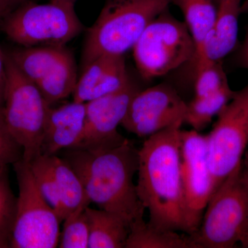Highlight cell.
<instances>
[{
    "instance_id": "6da1fadb",
    "label": "cell",
    "mask_w": 248,
    "mask_h": 248,
    "mask_svg": "<svg viewBox=\"0 0 248 248\" xmlns=\"http://www.w3.org/2000/svg\"><path fill=\"white\" fill-rule=\"evenodd\" d=\"M62 157L78 174L90 203L121 217L130 229L144 221L146 208L133 181L139 150L129 140L112 148H70Z\"/></svg>"
},
{
    "instance_id": "44dd1931",
    "label": "cell",
    "mask_w": 248,
    "mask_h": 248,
    "mask_svg": "<svg viewBox=\"0 0 248 248\" xmlns=\"http://www.w3.org/2000/svg\"><path fill=\"white\" fill-rule=\"evenodd\" d=\"M78 81L76 62L70 54L53 72L35 85L52 107L73 94Z\"/></svg>"
},
{
    "instance_id": "d6a6232c",
    "label": "cell",
    "mask_w": 248,
    "mask_h": 248,
    "mask_svg": "<svg viewBox=\"0 0 248 248\" xmlns=\"http://www.w3.org/2000/svg\"><path fill=\"white\" fill-rule=\"evenodd\" d=\"M68 1H72V2L76 3L77 1V0H68Z\"/></svg>"
},
{
    "instance_id": "7a4b0ae2",
    "label": "cell",
    "mask_w": 248,
    "mask_h": 248,
    "mask_svg": "<svg viewBox=\"0 0 248 248\" xmlns=\"http://www.w3.org/2000/svg\"><path fill=\"white\" fill-rule=\"evenodd\" d=\"M182 125L147 138L139 150L137 190L151 226L187 233L181 164Z\"/></svg>"
},
{
    "instance_id": "603a6c76",
    "label": "cell",
    "mask_w": 248,
    "mask_h": 248,
    "mask_svg": "<svg viewBox=\"0 0 248 248\" xmlns=\"http://www.w3.org/2000/svg\"><path fill=\"white\" fill-rule=\"evenodd\" d=\"M8 169L0 168V248H10L17 205Z\"/></svg>"
},
{
    "instance_id": "4dcf8cb0",
    "label": "cell",
    "mask_w": 248,
    "mask_h": 248,
    "mask_svg": "<svg viewBox=\"0 0 248 248\" xmlns=\"http://www.w3.org/2000/svg\"><path fill=\"white\" fill-rule=\"evenodd\" d=\"M241 170H242L245 182L248 187V152L245 153L244 158H243L242 163H241Z\"/></svg>"
},
{
    "instance_id": "52a82bcc",
    "label": "cell",
    "mask_w": 248,
    "mask_h": 248,
    "mask_svg": "<svg viewBox=\"0 0 248 248\" xmlns=\"http://www.w3.org/2000/svg\"><path fill=\"white\" fill-rule=\"evenodd\" d=\"M142 78L152 79L195 61V42L185 22L161 13L146 27L132 49Z\"/></svg>"
},
{
    "instance_id": "1f68e13d",
    "label": "cell",
    "mask_w": 248,
    "mask_h": 248,
    "mask_svg": "<svg viewBox=\"0 0 248 248\" xmlns=\"http://www.w3.org/2000/svg\"><path fill=\"white\" fill-rule=\"evenodd\" d=\"M241 14H247L248 13V0H244L242 1L241 6Z\"/></svg>"
},
{
    "instance_id": "ac0fdd59",
    "label": "cell",
    "mask_w": 248,
    "mask_h": 248,
    "mask_svg": "<svg viewBox=\"0 0 248 248\" xmlns=\"http://www.w3.org/2000/svg\"><path fill=\"white\" fill-rule=\"evenodd\" d=\"M47 156L58 187L64 221L77 210L89 206L91 203L86 199L79 177L68 163L58 155Z\"/></svg>"
},
{
    "instance_id": "3957f363",
    "label": "cell",
    "mask_w": 248,
    "mask_h": 248,
    "mask_svg": "<svg viewBox=\"0 0 248 248\" xmlns=\"http://www.w3.org/2000/svg\"><path fill=\"white\" fill-rule=\"evenodd\" d=\"M172 0H106L85 41L81 70L104 55H124Z\"/></svg>"
},
{
    "instance_id": "e0dca14e",
    "label": "cell",
    "mask_w": 248,
    "mask_h": 248,
    "mask_svg": "<svg viewBox=\"0 0 248 248\" xmlns=\"http://www.w3.org/2000/svg\"><path fill=\"white\" fill-rule=\"evenodd\" d=\"M89 248H125L130 228L121 217L106 210L86 207Z\"/></svg>"
},
{
    "instance_id": "d4e9b609",
    "label": "cell",
    "mask_w": 248,
    "mask_h": 248,
    "mask_svg": "<svg viewBox=\"0 0 248 248\" xmlns=\"http://www.w3.org/2000/svg\"><path fill=\"white\" fill-rule=\"evenodd\" d=\"M29 164L41 194L58 215L61 221H63V208L48 156L39 155Z\"/></svg>"
},
{
    "instance_id": "d6986e66",
    "label": "cell",
    "mask_w": 248,
    "mask_h": 248,
    "mask_svg": "<svg viewBox=\"0 0 248 248\" xmlns=\"http://www.w3.org/2000/svg\"><path fill=\"white\" fill-rule=\"evenodd\" d=\"M184 15L196 48L195 62L202 54L205 38L213 29L217 16L215 0H172Z\"/></svg>"
},
{
    "instance_id": "5b68a950",
    "label": "cell",
    "mask_w": 248,
    "mask_h": 248,
    "mask_svg": "<svg viewBox=\"0 0 248 248\" xmlns=\"http://www.w3.org/2000/svg\"><path fill=\"white\" fill-rule=\"evenodd\" d=\"M75 4L68 0H50L45 4L30 0L5 18L1 29L22 47L65 46L84 30Z\"/></svg>"
},
{
    "instance_id": "ba28073f",
    "label": "cell",
    "mask_w": 248,
    "mask_h": 248,
    "mask_svg": "<svg viewBox=\"0 0 248 248\" xmlns=\"http://www.w3.org/2000/svg\"><path fill=\"white\" fill-rule=\"evenodd\" d=\"M19 187L11 248H55L61 220L39 190L30 164L21 159L14 165Z\"/></svg>"
},
{
    "instance_id": "5bb4252c",
    "label": "cell",
    "mask_w": 248,
    "mask_h": 248,
    "mask_svg": "<svg viewBox=\"0 0 248 248\" xmlns=\"http://www.w3.org/2000/svg\"><path fill=\"white\" fill-rule=\"evenodd\" d=\"M86 103L50 107L46 121L41 155H55L77 146L84 131Z\"/></svg>"
},
{
    "instance_id": "4fadbf2b",
    "label": "cell",
    "mask_w": 248,
    "mask_h": 248,
    "mask_svg": "<svg viewBox=\"0 0 248 248\" xmlns=\"http://www.w3.org/2000/svg\"><path fill=\"white\" fill-rule=\"evenodd\" d=\"M73 101L87 103L123 89L129 80L124 55H104L81 70Z\"/></svg>"
},
{
    "instance_id": "7c38bea8",
    "label": "cell",
    "mask_w": 248,
    "mask_h": 248,
    "mask_svg": "<svg viewBox=\"0 0 248 248\" xmlns=\"http://www.w3.org/2000/svg\"><path fill=\"white\" fill-rule=\"evenodd\" d=\"M138 91L130 81L117 92L86 103L84 131L75 148H107L123 143L127 139L119 133L117 128Z\"/></svg>"
},
{
    "instance_id": "30bf717a",
    "label": "cell",
    "mask_w": 248,
    "mask_h": 248,
    "mask_svg": "<svg viewBox=\"0 0 248 248\" xmlns=\"http://www.w3.org/2000/svg\"><path fill=\"white\" fill-rule=\"evenodd\" d=\"M181 174L187 234L200 228L209 201L214 193L213 177L208 161L207 136L198 131L181 134Z\"/></svg>"
},
{
    "instance_id": "ffe728a7",
    "label": "cell",
    "mask_w": 248,
    "mask_h": 248,
    "mask_svg": "<svg viewBox=\"0 0 248 248\" xmlns=\"http://www.w3.org/2000/svg\"><path fill=\"white\" fill-rule=\"evenodd\" d=\"M125 248H193L190 236L164 231L145 221L130 228Z\"/></svg>"
},
{
    "instance_id": "7402d4cb",
    "label": "cell",
    "mask_w": 248,
    "mask_h": 248,
    "mask_svg": "<svg viewBox=\"0 0 248 248\" xmlns=\"http://www.w3.org/2000/svg\"><path fill=\"white\" fill-rule=\"evenodd\" d=\"M235 92L228 87L203 97H195L186 105L185 123L196 131L203 130L232 99Z\"/></svg>"
},
{
    "instance_id": "277c9868",
    "label": "cell",
    "mask_w": 248,
    "mask_h": 248,
    "mask_svg": "<svg viewBox=\"0 0 248 248\" xmlns=\"http://www.w3.org/2000/svg\"><path fill=\"white\" fill-rule=\"evenodd\" d=\"M189 236L193 248H231L237 244L247 248L248 187L241 164L215 191L200 228Z\"/></svg>"
},
{
    "instance_id": "f546056e",
    "label": "cell",
    "mask_w": 248,
    "mask_h": 248,
    "mask_svg": "<svg viewBox=\"0 0 248 248\" xmlns=\"http://www.w3.org/2000/svg\"><path fill=\"white\" fill-rule=\"evenodd\" d=\"M238 62L241 66L248 69V30L244 43L239 50Z\"/></svg>"
},
{
    "instance_id": "8fae6325",
    "label": "cell",
    "mask_w": 248,
    "mask_h": 248,
    "mask_svg": "<svg viewBox=\"0 0 248 248\" xmlns=\"http://www.w3.org/2000/svg\"><path fill=\"white\" fill-rule=\"evenodd\" d=\"M186 105L170 85H156L135 93L121 125L139 138H148L185 123Z\"/></svg>"
},
{
    "instance_id": "8992f818",
    "label": "cell",
    "mask_w": 248,
    "mask_h": 248,
    "mask_svg": "<svg viewBox=\"0 0 248 248\" xmlns=\"http://www.w3.org/2000/svg\"><path fill=\"white\" fill-rule=\"evenodd\" d=\"M50 107L37 86L23 75L6 53L3 119L9 133L22 147V159L28 162L41 155Z\"/></svg>"
},
{
    "instance_id": "484cf974",
    "label": "cell",
    "mask_w": 248,
    "mask_h": 248,
    "mask_svg": "<svg viewBox=\"0 0 248 248\" xmlns=\"http://www.w3.org/2000/svg\"><path fill=\"white\" fill-rule=\"evenodd\" d=\"M86 208L81 207L63 221L59 241L60 248H89L90 228Z\"/></svg>"
},
{
    "instance_id": "4316f807",
    "label": "cell",
    "mask_w": 248,
    "mask_h": 248,
    "mask_svg": "<svg viewBox=\"0 0 248 248\" xmlns=\"http://www.w3.org/2000/svg\"><path fill=\"white\" fill-rule=\"evenodd\" d=\"M22 147L13 138L0 113V168L9 167L22 159Z\"/></svg>"
},
{
    "instance_id": "2e32d148",
    "label": "cell",
    "mask_w": 248,
    "mask_h": 248,
    "mask_svg": "<svg viewBox=\"0 0 248 248\" xmlns=\"http://www.w3.org/2000/svg\"><path fill=\"white\" fill-rule=\"evenodd\" d=\"M71 54L65 46H40L16 48L8 53L24 76L37 84Z\"/></svg>"
},
{
    "instance_id": "f1b7e54d",
    "label": "cell",
    "mask_w": 248,
    "mask_h": 248,
    "mask_svg": "<svg viewBox=\"0 0 248 248\" xmlns=\"http://www.w3.org/2000/svg\"><path fill=\"white\" fill-rule=\"evenodd\" d=\"M28 1L30 0H0V22Z\"/></svg>"
},
{
    "instance_id": "cb8c5ba5",
    "label": "cell",
    "mask_w": 248,
    "mask_h": 248,
    "mask_svg": "<svg viewBox=\"0 0 248 248\" xmlns=\"http://www.w3.org/2000/svg\"><path fill=\"white\" fill-rule=\"evenodd\" d=\"M195 64V97H203L230 87L222 61L204 60Z\"/></svg>"
},
{
    "instance_id": "9c48e42d",
    "label": "cell",
    "mask_w": 248,
    "mask_h": 248,
    "mask_svg": "<svg viewBox=\"0 0 248 248\" xmlns=\"http://www.w3.org/2000/svg\"><path fill=\"white\" fill-rule=\"evenodd\" d=\"M207 136L214 193L242 163L248 145V83L217 116ZM213 193V194H214Z\"/></svg>"
},
{
    "instance_id": "9a60e30c",
    "label": "cell",
    "mask_w": 248,
    "mask_h": 248,
    "mask_svg": "<svg viewBox=\"0 0 248 248\" xmlns=\"http://www.w3.org/2000/svg\"><path fill=\"white\" fill-rule=\"evenodd\" d=\"M243 0H221L217 4L216 20L205 38L202 54L195 63L204 60L222 61L236 48Z\"/></svg>"
},
{
    "instance_id": "83f0119b",
    "label": "cell",
    "mask_w": 248,
    "mask_h": 248,
    "mask_svg": "<svg viewBox=\"0 0 248 248\" xmlns=\"http://www.w3.org/2000/svg\"><path fill=\"white\" fill-rule=\"evenodd\" d=\"M0 22V29H1ZM6 83V53L3 51L0 45V113H2L4 107L5 88Z\"/></svg>"
},
{
    "instance_id": "836d02e7",
    "label": "cell",
    "mask_w": 248,
    "mask_h": 248,
    "mask_svg": "<svg viewBox=\"0 0 248 248\" xmlns=\"http://www.w3.org/2000/svg\"><path fill=\"white\" fill-rule=\"evenodd\" d=\"M248 248V246H247V248Z\"/></svg>"
}]
</instances>
